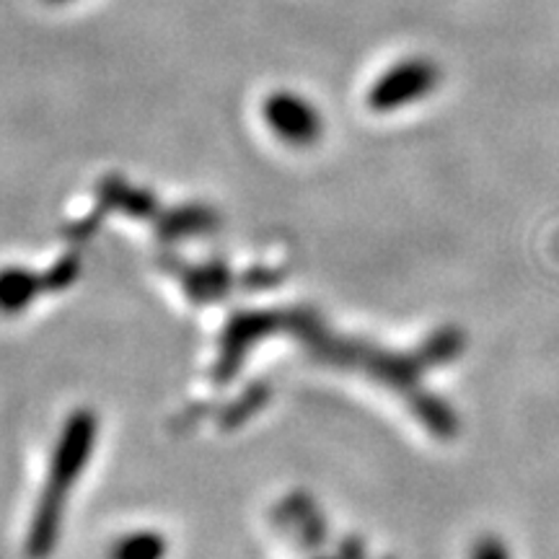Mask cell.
Returning a JSON list of instances; mask_svg holds the SVG:
<instances>
[{
	"label": "cell",
	"mask_w": 559,
	"mask_h": 559,
	"mask_svg": "<svg viewBox=\"0 0 559 559\" xmlns=\"http://www.w3.org/2000/svg\"><path fill=\"white\" fill-rule=\"evenodd\" d=\"M469 559H510V551L506 544L500 542V536H481L474 544Z\"/></svg>",
	"instance_id": "obj_6"
},
{
	"label": "cell",
	"mask_w": 559,
	"mask_h": 559,
	"mask_svg": "<svg viewBox=\"0 0 559 559\" xmlns=\"http://www.w3.org/2000/svg\"><path fill=\"white\" fill-rule=\"evenodd\" d=\"M440 83V68L428 58H407L391 66L368 91V107L373 111H394L412 102L425 99Z\"/></svg>",
	"instance_id": "obj_2"
},
{
	"label": "cell",
	"mask_w": 559,
	"mask_h": 559,
	"mask_svg": "<svg viewBox=\"0 0 559 559\" xmlns=\"http://www.w3.org/2000/svg\"><path fill=\"white\" fill-rule=\"evenodd\" d=\"M39 293V280L26 270L0 272V311L16 313Z\"/></svg>",
	"instance_id": "obj_4"
},
{
	"label": "cell",
	"mask_w": 559,
	"mask_h": 559,
	"mask_svg": "<svg viewBox=\"0 0 559 559\" xmlns=\"http://www.w3.org/2000/svg\"><path fill=\"white\" fill-rule=\"evenodd\" d=\"M96 443V417L94 412L79 409L70 415L62 428L60 443L55 449L50 479H47L45 495H41L34 523L29 531V551L34 557H45L52 549L60 531V515L66 508L68 492L79 481V474L86 469L91 451Z\"/></svg>",
	"instance_id": "obj_1"
},
{
	"label": "cell",
	"mask_w": 559,
	"mask_h": 559,
	"mask_svg": "<svg viewBox=\"0 0 559 559\" xmlns=\"http://www.w3.org/2000/svg\"><path fill=\"white\" fill-rule=\"evenodd\" d=\"M166 555V539L158 531H132L111 549V559H160Z\"/></svg>",
	"instance_id": "obj_5"
},
{
	"label": "cell",
	"mask_w": 559,
	"mask_h": 559,
	"mask_svg": "<svg viewBox=\"0 0 559 559\" xmlns=\"http://www.w3.org/2000/svg\"><path fill=\"white\" fill-rule=\"evenodd\" d=\"M50 3H70V0H50Z\"/></svg>",
	"instance_id": "obj_7"
},
{
	"label": "cell",
	"mask_w": 559,
	"mask_h": 559,
	"mask_svg": "<svg viewBox=\"0 0 559 559\" xmlns=\"http://www.w3.org/2000/svg\"><path fill=\"white\" fill-rule=\"evenodd\" d=\"M262 117L280 140L296 145V148L313 145L324 132V120H321L319 109L293 91H277V94L267 96L262 104Z\"/></svg>",
	"instance_id": "obj_3"
}]
</instances>
